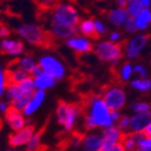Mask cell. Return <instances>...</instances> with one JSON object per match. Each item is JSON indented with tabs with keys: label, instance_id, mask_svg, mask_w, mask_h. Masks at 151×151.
<instances>
[{
	"label": "cell",
	"instance_id": "6da1fadb",
	"mask_svg": "<svg viewBox=\"0 0 151 151\" xmlns=\"http://www.w3.org/2000/svg\"><path fill=\"white\" fill-rule=\"evenodd\" d=\"M111 117V110L107 107L101 96L93 95L87 101L85 111V127L88 130L114 126Z\"/></svg>",
	"mask_w": 151,
	"mask_h": 151
},
{
	"label": "cell",
	"instance_id": "7a4b0ae2",
	"mask_svg": "<svg viewBox=\"0 0 151 151\" xmlns=\"http://www.w3.org/2000/svg\"><path fill=\"white\" fill-rule=\"evenodd\" d=\"M81 114V108L75 104L59 101L56 108V119H57L58 124L67 132L73 130Z\"/></svg>",
	"mask_w": 151,
	"mask_h": 151
},
{
	"label": "cell",
	"instance_id": "3957f363",
	"mask_svg": "<svg viewBox=\"0 0 151 151\" xmlns=\"http://www.w3.org/2000/svg\"><path fill=\"white\" fill-rule=\"evenodd\" d=\"M93 51L99 60L109 63H117L124 55L122 43H113L109 40H99L94 45Z\"/></svg>",
	"mask_w": 151,
	"mask_h": 151
},
{
	"label": "cell",
	"instance_id": "277c9868",
	"mask_svg": "<svg viewBox=\"0 0 151 151\" xmlns=\"http://www.w3.org/2000/svg\"><path fill=\"white\" fill-rule=\"evenodd\" d=\"M19 37L32 45H43L48 41L49 35L39 24L36 23H22L17 28Z\"/></svg>",
	"mask_w": 151,
	"mask_h": 151
},
{
	"label": "cell",
	"instance_id": "5b68a950",
	"mask_svg": "<svg viewBox=\"0 0 151 151\" xmlns=\"http://www.w3.org/2000/svg\"><path fill=\"white\" fill-rule=\"evenodd\" d=\"M51 20L71 25V27H77L81 21V15L77 9L71 3L60 2L57 3L53 8Z\"/></svg>",
	"mask_w": 151,
	"mask_h": 151
},
{
	"label": "cell",
	"instance_id": "8992f818",
	"mask_svg": "<svg viewBox=\"0 0 151 151\" xmlns=\"http://www.w3.org/2000/svg\"><path fill=\"white\" fill-rule=\"evenodd\" d=\"M38 65L45 73L52 76L56 81H61L67 74V69L63 63L52 54L40 56L38 59Z\"/></svg>",
	"mask_w": 151,
	"mask_h": 151
},
{
	"label": "cell",
	"instance_id": "52a82bcc",
	"mask_svg": "<svg viewBox=\"0 0 151 151\" xmlns=\"http://www.w3.org/2000/svg\"><path fill=\"white\" fill-rule=\"evenodd\" d=\"M101 97L111 111H121L126 106L127 94L121 86L109 87Z\"/></svg>",
	"mask_w": 151,
	"mask_h": 151
},
{
	"label": "cell",
	"instance_id": "ba28073f",
	"mask_svg": "<svg viewBox=\"0 0 151 151\" xmlns=\"http://www.w3.org/2000/svg\"><path fill=\"white\" fill-rule=\"evenodd\" d=\"M149 40L148 35L146 34H136L133 37L129 39L128 42L124 47V55L129 60H133L137 58Z\"/></svg>",
	"mask_w": 151,
	"mask_h": 151
},
{
	"label": "cell",
	"instance_id": "9c48e42d",
	"mask_svg": "<svg viewBox=\"0 0 151 151\" xmlns=\"http://www.w3.org/2000/svg\"><path fill=\"white\" fill-rule=\"evenodd\" d=\"M35 134V129L34 127L28 125L24 128L20 129V130L13 132L10 136H9V145L13 148H18V147L27 146L33 135Z\"/></svg>",
	"mask_w": 151,
	"mask_h": 151
},
{
	"label": "cell",
	"instance_id": "30bf717a",
	"mask_svg": "<svg viewBox=\"0 0 151 151\" xmlns=\"http://www.w3.org/2000/svg\"><path fill=\"white\" fill-rule=\"evenodd\" d=\"M65 45L77 54H88L93 51V43L90 38L81 35H74L65 40Z\"/></svg>",
	"mask_w": 151,
	"mask_h": 151
},
{
	"label": "cell",
	"instance_id": "8fae6325",
	"mask_svg": "<svg viewBox=\"0 0 151 151\" xmlns=\"http://www.w3.org/2000/svg\"><path fill=\"white\" fill-rule=\"evenodd\" d=\"M50 33L56 39L59 40H68L69 38L73 37L77 33V27H71L68 24L57 22L51 20L50 23Z\"/></svg>",
	"mask_w": 151,
	"mask_h": 151
},
{
	"label": "cell",
	"instance_id": "7c38bea8",
	"mask_svg": "<svg viewBox=\"0 0 151 151\" xmlns=\"http://www.w3.org/2000/svg\"><path fill=\"white\" fill-rule=\"evenodd\" d=\"M151 123V111L146 113H136L130 116L128 132L131 134L144 133L146 127Z\"/></svg>",
	"mask_w": 151,
	"mask_h": 151
},
{
	"label": "cell",
	"instance_id": "4fadbf2b",
	"mask_svg": "<svg viewBox=\"0 0 151 151\" xmlns=\"http://www.w3.org/2000/svg\"><path fill=\"white\" fill-rule=\"evenodd\" d=\"M0 52L9 56H20L24 52V45L19 39L5 38L0 41Z\"/></svg>",
	"mask_w": 151,
	"mask_h": 151
},
{
	"label": "cell",
	"instance_id": "5bb4252c",
	"mask_svg": "<svg viewBox=\"0 0 151 151\" xmlns=\"http://www.w3.org/2000/svg\"><path fill=\"white\" fill-rule=\"evenodd\" d=\"M101 141H103V147H111L117 144H121L123 141L125 133L119 130L117 126H111L101 131Z\"/></svg>",
	"mask_w": 151,
	"mask_h": 151
},
{
	"label": "cell",
	"instance_id": "9a60e30c",
	"mask_svg": "<svg viewBox=\"0 0 151 151\" xmlns=\"http://www.w3.org/2000/svg\"><path fill=\"white\" fill-rule=\"evenodd\" d=\"M4 121L13 130V132L20 130V129L24 128L25 126H28L27 125V117L23 115L22 112L15 110L12 107L4 114Z\"/></svg>",
	"mask_w": 151,
	"mask_h": 151
},
{
	"label": "cell",
	"instance_id": "2e32d148",
	"mask_svg": "<svg viewBox=\"0 0 151 151\" xmlns=\"http://www.w3.org/2000/svg\"><path fill=\"white\" fill-rule=\"evenodd\" d=\"M45 91H39V90H36L34 92V94L32 95V97L30 98V101H29L28 105L25 107V109L22 111L23 115L25 117H31L34 113H36L40 107L42 106L43 101L45 99Z\"/></svg>",
	"mask_w": 151,
	"mask_h": 151
},
{
	"label": "cell",
	"instance_id": "e0dca14e",
	"mask_svg": "<svg viewBox=\"0 0 151 151\" xmlns=\"http://www.w3.org/2000/svg\"><path fill=\"white\" fill-rule=\"evenodd\" d=\"M81 145L85 151H99L103 148L101 134L98 132H89L83 137Z\"/></svg>",
	"mask_w": 151,
	"mask_h": 151
},
{
	"label": "cell",
	"instance_id": "ac0fdd59",
	"mask_svg": "<svg viewBox=\"0 0 151 151\" xmlns=\"http://www.w3.org/2000/svg\"><path fill=\"white\" fill-rule=\"evenodd\" d=\"M108 21L114 27L121 28L124 27L125 23L128 21V19L130 18L128 12H127L126 8H114L112 10H110V12L107 15Z\"/></svg>",
	"mask_w": 151,
	"mask_h": 151
},
{
	"label": "cell",
	"instance_id": "d6986e66",
	"mask_svg": "<svg viewBox=\"0 0 151 151\" xmlns=\"http://www.w3.org/2000/svg\"><path fill=\"white\" fill-rule=\"evenodd\" d=\"M146 9H151V0H129L126 6L130 18H135Z\"/></svg>",
	"mask_w": 151,
	"mask_h": 151
},
{
	"label": "cell",
	"instance_id": "ffe728a7",
	"mask_svg": "<svg viewBox=\"0 0 151 151\" xmlns=\"http://www.w3.org/2000/svg\"><path fill=\"white\" fill-rule=\"evenodd\" d=\"M5 71H6L9 83H20L21 81H23L28 77H30V74H28L22 69L19 68L17 63H16V61L15 65H10L8 70Z\"/></svg>",
	"mask_w": 151,
	"mask_h": 151
},
{
	"label": "cell",
	"instance_id": "44dd1931",
	"mask_svg": "<svg viewBox=\"0 0 151 151\" xmlns=\"http://www.w3.org/2000/svg\"><path fill=\"white\" fill-rule=\"evenodd\" d=\"M33 79H34V85H35L36 90L45 91V92L47 90H49V89L53 88L56 85V83H57L56 79H54L52 76L45 73V72H42L38 76L34 77Z\"/></svg>",
	"mask_w": 151,
	"mask_h": 151
},
{
	"label": "cell",
	"instance_id": "7402d4cb",
	"mask_svg": "<svg viewBox=\"0 0 151 151\" xmlns=\"http://www.w3.org/2000/svg\"><path fill=\"white\" fill-rule=\"evenodd\" d=\"M77 31L87 38H97L95 33V27H94V19L86 18L81 19L77 25Z\"/></svg>",
	"mask_w": 151,
	"mask_h": 151
},
{
	"label": "cell",
	"instance_id": "603a6c76",
	"mask_svg": "<svg viewBox=\"0 0 151 151\" xmlns=\"http://www.w3.org/2000/svg\"><path fill=\"white\" fill-rule=\"evenodd\" d=\"M133 19L137 31H146L151 25V9L142 11Z\"/></svg>",
	"mask_w": 151,
	"mask_h": 151
},
{
	"label": "cell",
	"instance_id": "cb8c5ba5",
	"mask_svg": "<svg viewBox=\"0 0 151 151\" xmlns=\"http://www.w3.org/2000/svg\"><path fill=\"white\" fill-rule=\"evenodd\" d=\"M16 63L20 69H22L24 72H27L28 74H31L33 72V70L38 65V61H36V59L34 57H32L31 55H22L19 59L16 60Z\"/></svg>",
	"mask_w": 151,
	"mask_h": 151
},
{
	"label": "cell",
	"instance_id": "d4e9b609",
	"mask_svg": "<svg viewBox=\"0 0 151 151\" xmlns=\"http://www.w3.org/2000/svg\"><path fill=\"white\" fill-rule=\"evenodd\" d=\"M130 86L132 89L142 92V93H147L151 90V79L150 78H139L135 77L130 81Z\"/></svg>",
	"mask_w": 151,
	"mask_h": 151
},
{
	"label": "cell",
	"instance_id": "484cf974",
	"mask_svg": "<svg viewBox=\"0 0 151 151\" xmlns=\"http://www.w3.org/2000/svg\"><path fill=\"white\" fill-rule=\"evenodd\" d=\"M134 75L133 73V65L129 61L123 63L119 70V77L122 81H129L131 77Z\"/></svg>",
	"mask_w": 151,
	"mask_h": 151
},
{
	"label": "cell",
	"instance_id": "4316f807",
	"mask_svg": "<svg viewBox=\"0 0 151 151\" xmlns=\"http://www.w3.org/2000/svg\"><path fill=\"white\" fill-rule=\"evenodd\" d=\"M130 110L133 112V114L136 113H146L151 111V105L147 101H135L131 104Z\"/></svg>",
	"mask_w": 151,
	"mask_h": 151
},
{
	"label": "cell",
	"instance_id": "83f0119b",
	"mask_svg": "<svg viewBox=\"0 0 151 151\" xmlns=\"http://www.w3.org/2000/svg\"><path fill=\"white\" fill-rule=\"evenodd\" d=\"M121 144L123 145L125 151H135L137 148L135 139H134L133 134L131 133H125V136Z\"/></svg>",
	"mask_w": 151,
	"mask_h": 151
},
{
	"label": "cell",
	"instance_id": "f1b7e54d",
	"mask_svg": "<svg viewBox=\"0 0 151 151\" xmlns=\"http://www.w3.org/2000/svg\"><path fill=\"white\" fill-rule=\"evenodd\" d=\"M133 136L136 141V146H137V148L150 149L151 150V139L150 137H147L144 133H135V134H133Z\"/></svg>",
	"mask_w": 151,
	"mask_h": 151
},
{
	"label": "cell",
	"instance_id": "f546056e",
	"mask_svg": "<svg viewBox=\"0 0 151 151\" xmlns=\"http://www.w3.org/2000/svg\"><path fill=\"white\" fill-rule=\"evenodd\" d=\"M9 86L8 76H6V71L3 69L2 61L0 59V96L5 95V91Z\"/></svg>",
	"mask_w": 151,
	"mask_h": 151
},
{
	"label": "cell",
	"instance_id": "4dcf8cb0",
	"mask_svg": "<svg viewBox=\"0 0 151 151\" xmlns=\"http://www.w3.org/2000/svg\"><path fill=\"white\" fill-rule=\"evenodd\" d=\"M41 144V134L40 132H35L31 141L27 145V151H36Z\"/></svg>",
	"mask_w": 151,
	"mask_h": 151
},
{
	"label": "cell",
	"instance_id": "1f68e13d",
	"mask_svg": "<svg viewBox=\"0 0 151 151\" xmlns=\"http://www.w3.org/2000/svg\"><path fill=\"white\" fill-rule=\"evenodd\" d=\"M133 73L139 78H148V69L142 63L133 65Z\"/></svg>",
	"mask_w": 151,
	"mask_h": 151
},
{
	"label": "cell",
	"instance_id": "d6a6232c",
	"mask_svg": "<svg viewBox=\"0 0 151 151\" xmlns=\"http://www.w3.org/2000/svg\"><path fill=\"white\" fill-rule=\"evenodd\" d=\"M129 124H130V116L129 115H122L121 119L117 122L116 126L119 127L122 132H128L129 130Z\"/></svg>",
	"mask_w": 151,
	"mask_h": 151
},
{
	"label": "cell",
	"instance_id": "836d02e7",
	"mask_svg": "<svg viewBox=\"0 0 151 151\" xmlns=\"http://www.w3.org/2000/svg\"><path fill=\"white\" fill-rule=\"evenodd\" d=\"M94 27H95V33L97 38L101 37V36H104L107 33V27L104 23V21L96 19V20H94Z\"/></svg>",
	"mask_w": 151,
	"mask_h": 151
},
{
	"label": "cell",
	"instance_id": "e575fe53",
	"mask_svg": "<svg viewBox=\"0 0 151 151\" xmlns=\"http://www.w3.org/2000/svg\"><path fill=\"white\" fill-rule=\"evenodd\" d=\"M123 28L127 34H131V35H133V34L135 35V33L137 32V29H136V25L134 23L133 18H129L128 21L125 23V25H124Z\"/></svg>",
	"mask_w": 151,
	"mask_h": 151
},
{
	"label": "cell",
	"instance_id": "d590c367",
	"mask_svg": "<svg viewBox=\"0 0 151 151\" xmlns=\"http://www.w3.org/2000/svg\"><path fill=\"white\" fill-rule=\"evenodd\" d=\"M122 39V33L119 31H113V32L110 33L109 35V41L113 43H119Z\"/></svg>",
	"mask_w": 151,
	"mask_h": 151
},
{
	"label": "cell",
	"instance_id": "8d00e7d4",
	"mask_svg": "<svg viewBox=\"0 0 151 151\" xmlns=\"http://www.w3.org/2000/svg\"><path fill=\"white\" fill-rule=\"evenodd\" d=\"M99 151H125V149L122 144H117L111 147H103Z\"/></svg>",
	"mask_w": 151,
	"mask_h": 151
},
{
	"label": "cell",
	"instance_id": "74e56055",
	"mask_svg": "<svg viewBox=\"0 0 151 151\" xmlns=\"http://www.w3.org/2000/svg\"><path fill=\"white\" fill-rule=\"evenodd\" d=\"M10 35H11L10 29L6 28L5 25H0V38L5 39V38H9Z\"/></svg>",
	"mask_w": 151,
	"mask_h": 151
},
{
	"label": "cell",
	"instance_id": "f35d334b",
	"mask_svg": "<svg viewBox=\"0 0 151 151\" xmlns=\"http://www.w3.org/2000/svg\"><path fill=\"white\" fill-rule=\"evenodd\" d=\"M11 108V105L6 101H0V112L3 114H5L9 111V109Z\"/></svg>",
	"mask_w": 151,
	"mask_h": 151
},
{
	"label": "cell",
	"instance_id": "ab89813d",
	"mask_svg": "<svg viewBox=\"0 0 151 151\" xmlns=\"http://www.w3.org/2000/svg\"><path fill=\"white\" fill-rule=\"evenodd\" d=\"M111 117H112V121L114 124L117 123L122 117L121 111H111Z\"/></svg>",
	"mask_w": 151,
	"mask_h": 151
},
{
	"label": "cell",
	"instance_id": "60d3db41",
	"mask_svg": "<svg viewBox=\"0 0 151 151\" xmlns=\"http://www.w3.org/2000/svg\"><path fill=\"white\" fill-rule=\"evenodd\" d=\"M42 72H43V71L41 70L40 67H39V65H37V67H36V68L34 69V70H33L32 73L30 74V76H31V77H32V78H34V77H36V76L39 75V74H41V73H42Z\"/></svg>",
	"mask_w": 151,
	"mask_h": 151
},
{
	"label": "cell",
	"instance_id": "b9f144b4",
	"mask_svg": "<svg viewBox=\"0 0 151 151\" xmlns=\"http://www.w3.org/2000/svg\"><path fill=\"white\" fill-rule=\"evenodd\" d=\"M127 3H128L127 0H119V1H116V5H117V8H126Z\"/></svg>",
	"mask_w": 151,
	"mask_h": 151
},
{
	"label": "cell",
	"instance_id": "7bdbcfd3",
	"mask_svg": "<svg viewBox=\"0 0 151 151\" xmlns=\"http://www.w3.org/2000/svg\"><path fill=\"white\" fill-rule=\"evenodd\" d=\"M144 134H145L147 137H150L151 139V123L146 127V129H145V131H144Z\"/></svg>",
	"mask_w": 151,
	"mask_h": 151
},
{
	"label": "cell",
	"instance_id": "ee69618b",
	"mask_svg": "<svg viewBox=\"0 0 151 151\" xmlns=\"http://www.w3.org/2000/svg\"><path fill=\"white\" fill-rule=\"evenodd\" d=\"M135 151H151L150 149H143V148H136Z\"/></svg>",
	"mask_w": 151,
	"mask_h": 151
},
{
	"label": "cell",
	"instance_id": "f6af8a7d",
	"mask_svg": "<svg viewBox=\"0 0 151 151\" xmlns=\"http://www.w3.org/2000/svg\"><path fill=\"white\" fill-rule=\"evenodd\" d=\"M6 151H22V150H16V149H12V150H6Z\"/></svg>",
	"mask_w": 151,
	"mask_h": 151
}]
</instances>
